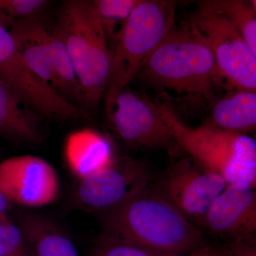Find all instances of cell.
<instances>
[{"label":"cell","mask_w":256,"mask_h":256,"mask_svg":"<svg viewBox=\"0 0 256 256\" xmlns=\"http://www.w3.org/2000/svg\"><path fill=\"white\" fill-rule=\"evenodd\" d=\"M138 75L162 97L194 108L210 106L220 89L230 87L206 38L188 21L174 24Z\"/></svg>","instance_id":"obj_1"},{"label":"cell","mask_w":256,"mask_h":256,"mask_svg":"<svg viewBox=\"0 0 256 256\" xmlns=\"http://www.w3.org/2000/svg\"><path fill=\"white\" fill-rule=\"evenodd\" d=\"M104 226L110 236L172 255L190 256L207 244L196 225L150 184L104 213Z\"/></svg>","instance_id":"obj_2"},{"label":"cell","mask_w":256,"mask_h":256,"mask_svg":"<svg viewBox=\"0 0 256 256\" xmlns=\"http://www.w3.org/2000/svg\"><path fill=\"white\" fill-rule=\"evenodd\" d=\"M54 34L64 44L82 92L86 114L96 112L107 88L111 54L104 23L92 2L68 0L60 4Z\"/></svg>","instance_id":"obj_3"},{"label":"cell","mask_w":256,"mask_h":256,"mask_svg":"<svg viewBox=\"0 0 256 256\" xmlns=\"http://www.w3.org/2000/svg\"><path fill=\"white\" fill-rule=\"evenodd\" d=\"M176 146L206 169L220 175L228 184L256 188V142L254 138L204 124L192 128L184 124L168 104H158Z\"/></svg>","instance_id":"obj_4"},{"label":"cell","mask_w":256,"mask_h":256,"mask_svg":"<svg viewBox=\"0 0 256 256\" xmlns=\"http://www.w3.org/2000/svg\"><path fill=\"white\" fill-rule=\"evenodd\" d=\"M176 2L170 0L140 1L124 22L111 55L106 98L108 116L118 96L176 23Z\"/></svg>","instance_id":"obj_5"},{"label":"cell","mask_w":256,"mask_h":256,"mask_svg":"<svg viewBox=\"0 0 256 256\" xmlns=\"http://www.w3.org/2000/svg\"><path fill=\"white\" fill-rule=\"evenodd\" d=\"M188 22L206 38L220 73L229 86L236 90L256 92V55L236 28L202 2Z\"/></svg>","instance_id":"obj_6"},{"label":"cell","mask_w":256,"mask_h":256,"mask_svg":"<svg viewBox=\"0 0 256 256\" xmlns=\"http://www.w3.org/2000/svg\"><path fill=\"white\" fill-rule=\"evenodd\" d=\"M0 80L34 112L45 117L63 120L87 117L82 108L65 100L28 68L9 30L1 24Z\"/></svg>","instance_id":"obj_7"},{"label":"cell","mask_w":256,"mask_h":256,"mask_svg":"<svg viewBox=\"0 0 256 256\" xmlns=\"http://www.w3.org/2000/svg\"><path fill=\"white\" fill-rule=\"evenodd\" d=\"M228 184L188 156L170 165L152 188L192 223L202 225L210 206Z\"/></svg>","instance_id":"obj_8"},{"label":"cell","mask_w":256,"mask_h":256,"mask_svg":"<svg viewBox=\"0 0 256 256\" xmlns=\"http://www.w3.org/2000/svg\"><path fill=\"white\" fill-rule=\"evenodd\" d=\"M151 178L149 170L140 160L114 158L108 166L80 180L74 203L84 212L106 213L148 188Z\"/></svg>","instance_id":"obj_9"},{"label":"cell","mask_w":256,"mask_h":256,"mask_svg":"<svg viewBox=\"0 0 256 256\" xmlns=\"http://www.w3.org/2000/svg\"><path fill=\"white\" fill-rule=\"evenodd\" d=\"M108 116L114 132L129 146L144 149L174 150L178 146L158 104L146 96L124 89Z\"/></svg>","instance_id":"obj_10"},{"label":"cell","mask_w":256,"mask_h":256,"mask_svg":"<svg viewBox=\"0 0 256 256\" xmlns=\"http://www.w3.org/2000/svg\"><path fill=\"white\" fill-rule=\"evenodd\" d=\"M0 190L10 203L40 207L58 198L60 181L48 162L26 154L0 162Z\"/></svg>","instance_id":"obj_11"},{"label":"cell","mask_w":256,"mask_h":256,"mask_svg":"<svg viewBox=\"0 0 256 256\" xmlns=\"http://www.w3.org/2000/svg\"><path fill=\"white\" fill-rule=\"evenodd\" d=\"M202 226L230 242L256 240L255 188L228 184L210 206Z\"/></svg>","instance_id":"obj_12"},{"label":"cell","mask_w":256,"mask_h":256,"mask_svg":"<svg viewBox=\"0 0 256 256\" xmlns=\"http://www.w3.org/2000/svg\"><path fill=\"white\" fill-rule=\"evenodd\" d=\"M9 31L28 68L56 92V78L50 46L52 30L36 15L20 20Z\"/></svg>","instance_id":"obj_13"},{"label":"cell","mask_w":256,"mask_h":256,"mask_svg":"<svg viewBox=\"0 0 256 256\" xmlns=\"http://www.w3.org/2000/svg\"><path fill=\"white\" fill-rule=\"evenodd\" d=\"M114 158L110 140L90 128L70 133L64 144L66 162L80 180L108 166Z\"/></svg>","instance_id":"obj_14"},{"label":"cell","mask_w":256,"mask_h":256,"mask_svg":"<svg viewBox=\"0 0 256 256\" xmlns=\"http://www.w3.org/2000/svg\"><path fill=\"white\" fill-rule=\"evenodd\" d=\"M18 224L32 256H79L68 236L46 217L28 212H20Z\"/></svg>","instance_id":"obj_15"},{"label":"cell","mask_w":256,"mask_h":256,"mask_svg":"<svg viewBox=\"0 0 256 256\" xmlns=\"http://www.w3.org/2000/svg\"><path fill=\"white\" fill-rule=\"evenodd\" d=\"M31 110L0 80V136L22 142H40L41 132Z\"/></svg>","instance_id":"obj_16"},{"label":"cell","mask_w":256,"mask_h":256,"mask_svg":"<svg viewBox=\"0 0 256 256\" xmlns=\"http://www.w3.org/2000/svg\"><path fill=\"white\" fill-rule=\"evenodd\" d=\"M208 124L242 134L255 130L256 92L236 90L216 101Z\"/></svg>","instance_id":"obj_17"},{"label":"cell","mask_w":256,"mask_h":256,"mask_svg":"<svg viewBox=\"0 0 256 256\" xmlns=\"http://www.w3.org/2000/svg\"><path fill=\"white\" fill-rule=\"evenodd\" d=\"M202 2L212 11L226 18L256 55V1L210 0Z\"/></svg>","instance_id":"obj_18"},{"label":"cell","mask_w":256,"mask_h":256,"mask_svg":"<svg viewBox=\"0 0 256 256\" xmlns=\"http://www.w3.org/2000/svg\"><path fill=\"white\" fill-rule=\"evenodd\" d=\"M92 256H180L156 252L102 233L92 248Z\"/></svg>","instance_id":"obj_19"},{"label":"cell","mask_w":256,"mask_h":256,"mask_svg":"<svg viewBox=\"0 0 256 256\" xmlns=\"http://www.w3.org/2000/svg\"><path fill=\"white\" fill-rule=\"evenodd\" d=\"M0 256H32L21 228L8 214L0 216Z\"/></svg>","instance_id":"obj_20"},{"label":"cell","mask_w":256,"mask_h":256,"mask_svg":"<svg viewBox=\"0 0 256 256\" xmlns=\"http://www.w3.org/2000/svg\"><path fill=\"white\" fill-rule=\"evenodd\" d=\"M48 2L46 0H0V24L10 28L20 20L38 15Z\"/></svg>","instance_id":"obj_21"},{"label":"cell","mask_w":256,"mask_h":256,"mask_svg":"<svg viewBox=\"0 0 256 256\" xmlns=\"http://www.w3.org/2000/svg\"><path fill=\"white\" fill-rule=\"evenodd\" d=\"M141 0H95L92 8L105 28L114 22L126 21Z\"/></svg>","instance_id":"obj_22"},{"label":"cell","mask_w":256,"mask_h":256,"mask_svg":"<svg viewBox=\"0 0 256 256\" xmlns=\"http://www.w3.org/2000/svg\"><path fill=\"white\" fill-rule=\"evenodd\" d=\"M228 256H256V240L230 242Z\"/></svg>","instance_id":"obj_23"},{"label":"cell","mask_w":256,"mask_h":256,"mask_svg":"<svg viewBox=\"0 0 256 256\" xmlns=\"http://www.w3.org/2000/svg\"><path fill=\"white\" fill-rule=\"evenodd\" d=\"M228 246L225 248L216 247L206 244L202 248L188 256H228Z\"/></svg>","instance_id":"obj_24"},{"label":"cell","mask_w":256,"mask_h":256,"mask_svg":"<svg viewBox=\"0 0 256 256\" xmlns=\"http://www.w3.org/2000/svg\"><path fill=\"white\" fill-rule=\"evenodd\" d=\"M10 202L4 194L0 190V216L8 214V210H9Z\"/></svg>","instance_id":"obj_25"}]
</instances>
